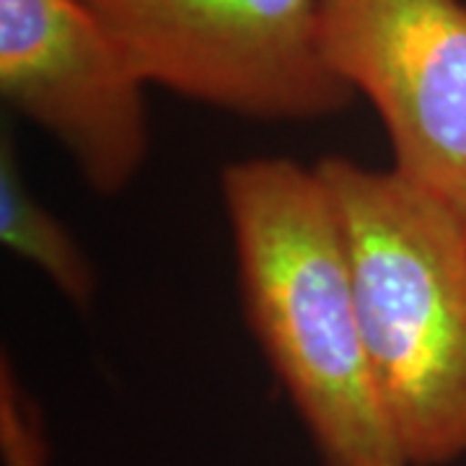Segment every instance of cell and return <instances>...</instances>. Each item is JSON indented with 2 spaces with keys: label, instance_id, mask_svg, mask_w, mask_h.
Returning a JSON list of instances; mask_svg holds the SVG:
<instances>
[{
  "label": "cell",
  "instance_id": "obj_5",
  "mask_svg": "<svg viewBox=\"0 0 466 466\" xmlns=\"http://www.w3.org/2000/svg\"><path fill=\"white\" fill-rule=\"evenodd\" d=\"M143 88L81 0H0V91L91 189L116 195L148 153Z\"/></svg>",
  "mask_w": 466,
  "mask_h": 466
},
{
  "label": "cell",
  "instance_id": "obj_6",
  "mask_svg": "<svg viewBox=\"0 0 466 466\" xmlns=\"http://www.w3.org/2000/svg\"><path fill=\"white\" fill-rule=\"evenodd\" d=\"M0 238L14 254L42 269L70 303H91L96 272L78 241L26 187L8 133L0 150Z\"/></svg>",
  "mask_w": 466,
  "mask_h": 466
},
{
  "label": "cell",
  "instance_id": "obj_7",
  "mask_svg": "<svg viewBox=\"0 0 466 466\" xmlns=\"http://www.w3.org/2000/svg\"><path fill=\"white\" fill-rule=\"evenodd\" d=\"M0 459L3 466H50V449L36 410L8 358L0 366Z\"/></svg>",
  "mask_w": 466,
  "mask_h": 466
},
{
  "label": "cell",
  "instance_id": "obj_1",
  "mask_svg": "<svg viewBox=\"0 0 466 466\" xmlns=\"http://www.w3.org/2000/svg\"><path fill=\"white\" fill-rule=\"evenodd\" d=\"M251 332L324 466H407L370 379L342 223L317 168L249 158L220 177Z\"/></svg>",
  "mask_w": 466,
  "mask_h": 466
},
{
  "label": "cell",
  "instance_id": "obj_4",
  "mask_svg": "<svg viewBox=\"0 0 466 466\" xmlns=\"http://www.w3.org/2000/svg\"><path fill=\"white\" fill-rule=\"evenodd\" d=\"M329 66L381 116L394 171L466 218V5L321 0Z\"/></svg>",
  "mask_w": 466,
  "mask_h": 466
},
{
  "label": "cell",
  "instance_id": "obj_2",
  "mask_svg": "<svg viewBox=\"0 0 466 466\" xmlns=\"http://www.w3.org/2000/svg\"><path fill=\"white\" fill-rule=\"evenodd\" d=\"M348 241L370 379L407 466L466 456V218L401 174L317 164Z\"/></svg>",
  "mask_w": 466,
  "mask_h": 466
},
{
  "label": "cell",
  "instance_id": "obj_3",
  "mask_svg": "<svg viewBox=\"0 0 466 466\" xmlns=\"http://www.w3.org/2000/svg\"><path fill=\"white\" fill-rule=\"evenodd\" d=\"M143 86L223 112L306 122L355 91L321 45V0H81Z\"/></svg>",
  "mask_w": 466,
  "mask_h": 466
}]
</instances>
